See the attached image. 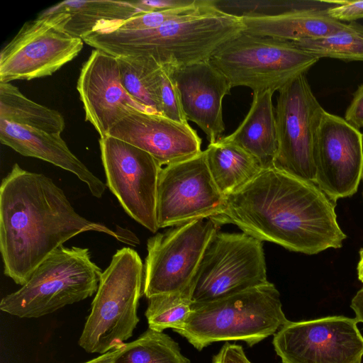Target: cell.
<instances>
[{
	"mask_svg": "<svg viewBox=\"0 0 363 363\" xmlns=\"http://www.w3.org/2000/svg\"><path fill=\"white\" fill-rule=\"evenodd\" d=\"M94 231L126 242L105 225L79 215L47 176L13 164L0 188V250L4 273L23 286L35 269L68 240Z\"/></svg>",
	"mask_w": 363,
	"mask_h": 363,
	"instance_id": "7a4b0ae2",
	"label": "cell"
},
{
	"mask_svg": "<svg viewBox=\"0 0 363 363\" xmlns=\"http://www.w3.org/2000/svg\"><path fill=\"white\" fill-rule=\"evenodd\" d=\"M274 93L271 90L253 92L244 120L234 132L224 137L253 156L264 169L274 168L277 152Z\"/></svg>",
	"mask_w": 363,
	"mask_h": 363,
	"instance_id": "44dd1931",
	"label": "cell"
},
{
	"mask_svg": "<svg viewBox=\"0 0 363 363\" xmlns=\"http://www.w3.org/2000/svg\"><path fill=\"white\" fill-rule=\"evenodd\" d=\"M357 269L358 279L363 283V248L359 250V260L357 264Z\"/></svg>",
	"mask_w": 363,
	"mask_h": 363,
	"instance_id": "8d00e7d4",
	"label": "cell"
},
{
	"mask_svg": "<svg viewBox=\"0 0 363 363\" xmlns=\"http://www.w3.org/2000/svg\"><path fill=\"white\" fill-rule=\"evenodd\" d=\"M335 206L314 182L270 168L226 196L222 211L211 219L290 251L315 255L342 247L347 238Z\"/></svg>",
	"mask_w": 363,
	"mask_h": 363,
	"instance_id": "6da1fadb",
	"label": "cell"
},
{
	"mask_svg": "<svg viewBox=\"0 0 363 363\" xmlns=\"http://www.w3.org/2000/svg\"><path fill=\"white\" fill-rule=\"evenodd\" d=\"M119 348L101 354L99 357L84 363H115Z\"/></svg>",
	"mask_w": 363,
	"mask_h": 363,
	"instance_id": "d590c367",
	"label": "cell"
},
{
	"mask_svg": "<svg viewBox=\"0 0 363 363\" xmlns=\"http://www.w3.org/2000/svg\"><path fill=\"white\" fill-rule=\"evenodd\" d=\"M241 18L244 32L291 42L328 36L347 25L331 17L326 9L314 8H302L274 16Z\"/></svg>",
	"mask_w": 363,
	"mask_h": 363,
	"instance_id": "ffe728a7",
	"label": "cell"
},
{
	"mask_svg": "<svg viewBox=\"0 0 363 363\" xmlns=\"http://www.w3.org/2000/svg\"><path fill=\"white\" fill-rule=\"evenodd\" d=\"M357 320L345 315L290 321L274 335L282 363H362L363 336Z\"/></svg>",
	"mask_w": 363,
	"mask_h": 363,
	"instance_id": "4fadbf2b",
	"label": "cell"
},
{
	"mask_svg": "<svg viewBox=\"0 0 363 363\" xmlns=\"http://www.w3.org/2000/svg\"><path fill=\"white\" fill-rule=\"evenodd\" d=\"M117 59L121 80L125 90L151 112L160 114L159 87L162 66L146 58Z\"/></svg>",
	"mask_w": 363,
	"mask_h": 363,
	"instance_id": "d4e9b609",
	"label": "cell"
},
{
	"mask_svg": "<svg viewBox=\"0 0 363 363\" xmlns=\"http://www.w3.org/2000/svg\"><path fill=\"white\" fill-rule=\"evenodd\" d=\"M345 119L358 130L363 128V84L354 93L346 110Z\"/></svg>",
	"mask_w": 363,
	"mask_h": 363,
	"instance_id": "d6a6232c",
	"label": "cell"
},
{
	"mask_svg": "<svg viewBox=\"0 0 363 363\" xmlns=\"http://www.w3.org/2000/svg\"><path fill=\"white\" fill-rule=\"evenodd\" d=\"M195 0H138L130 1L143 13L167 10L191 4Z\"/></svg>",
	"mask_w": 363,
	"mask_h": 363,
	"instance_id": "836d02e7",
	"label": "cell"
},
{
	"mask_svg": "<svg viewBox=\"0 0 363 363\" xmlns=\"http://www.w3.org/2000/svg\"><path fill=\"white\" fill-rule=\"evenodd\" d=\"M77 89L85 120L100 137L108 135L116 124L135 111L152 113L123 87L117 57L100 50H94L84 63Z\"/></svg>",
	"mask_w": 363,
	"mask_h": 363,
	"instance_id": "2e32d148",
	"label": "cell"
},
{
	"mask_svg": "<svg viewBox=\"0 0 363 363\" xmlns=\"http://www.w3.org/2000/svg\"><path fill=\"white\" fill-rule=\"evenodd\" d=\"M143 264L130 247L116 251L102 272L91 309L79 340L89 353L104 354L121 347L133 333L142 296Z\"/></svg>",
	"mask_w": 363,
	"mask_h": 363,
	"instance_id": "5b68a950",
	"label": "cell"
},
{
	"mask_svg": "<svg viewBox=\"0 0 363 363\" xmlns=\"http://www.w3.org/2000/svg\"><path fill=\"white\" fill-rule=\"evenodd\" d=\"M115 363H191L179 344L163 332L150 329L119 347Z\"/></svg>",
	"mask_w": 363,
	"mask_h": 363,
	"instance_id": "484cf974",
	"label": "cell"
},
{
	"mask_svg": "<svg viewBox=\"0 0 363 363\" xmlns=\"http://www.w3.org/2000/svg\"><path fill=\"white\" fill-rule=\"evenodd\" d=\"M159 99L162 116L178 123H188L182 108L178 88L172 76L171 67H162Z\"/></svg>",
	"mask_w": 363,
	"mask_h": 363,
	"instance_id": "f546056e",
	"label": "cell"
},
{
	"mask_svg": "<svg viewBox=\"0 0 363 363\" xmlns=\"http://www.w3.org/2000/svg\"><path fill=\"white\" fill-rule=\"evenodd\" d=\"M355 313V319L363 323V287L352 298L350 305Z\"/></svg>",
	"mask_w": 363,
	"mask_h": 363,
	"instance_id": "e575fe53",
	"label": "cell"
},
{
	"mask_svg": "<svg viewBox=\"0 0 363 363\" xmlns=\"http://www.w3.org/2000/svg\"><path fill=\"white\" fill-rule=\"evenodd\" d=\"M99 147L106 186L132 218L156 233L157 182L162 167L148 152L110 135L100 137Z\"/></svg>",
	"mask_w": 363,
	"mask_h": 363,
	"instance_id": "7c38bea8",
	"label": "cell"
},
{
	"mask_svg": "<svg viewBox=\"0 0 363 363\" xmlns=\"http://www.w3.org/2000/svg\"><path fill=\"white\" fill-rule=\"evenodd\" d=\"M0 141L23 156L44 160L74 174L94 196L104 195L106 184L71 152L61 135L0 120Z\"/></svg>",
	"mask_w": 363,
	"mask_h": 363,
	"instance_id": "d6986e66",
	"label": "cell"
},
{
	"mask_svg": "<svg viewBox=\"0 0 363 363\" xmlns=\"http://www.w3.org/2000/svg\"><path fill=\"white\" fill-rule=\"evenodd\" d=\"M278 91L274 168L314 182L315 141L325 111L305 74L296 77Z\"/></svg>",
	"mask_w": 363,
	"mask_h": 363,
	"instance_id": "9c48e42d",
	"label": "cell"
},
{
	"mask_svg": "<svg viewBox=\"0 0 363 363\" xmlns=\"http://www.w3.org/2000/svg\"><path fill=\"white\" fill-rule=\"evenodd\" d=\"M101 274L88 248L62 245L18 290L2 298L0 309L19 318L42 317L91 296Z\"/></svg>",
	"mask_w": 363,
	"mask_h": 363,
	"instance_id": "8992f818",
	"label": "cell"
},
{
	"mask_svg": "<svg viewBox=\"0 0 363 363\" xmlns=\"http://www.w3.org/2000/svg\"><path fill=\"white\" fill-rule=\"evenodd\" d=\"M108 135L151 155L161 167L191 158L201 150V139L189 123L160 114L135 111L116 124Z\"/></svg>",
	"mask_w": 363,
	"mask_h": 363,
	"instance_id": "e0dca14e",
	"label": "cell"
},
{
	"mask_svg": "<svg viewBox=\"0 0 363 363\" xmlns=\"http://www.w3.org/2000/svg\"><path fill=\"white\" fill-rule=\"evenodd\" d=\"M268 281L262 241L243 232L218 230L191 281L192 301H212Z\"/></svg>",
	"mask_w": 363,
	"mask_h": 363,
	"instance_id": "ba28073f",
	"label": "cell"
},
{
	"mask_svg": "<svg viewBox=\"0 0 363 363\" xmlns=\"http://www.w3.org/2000/svg\"><path fill=\"white\" fill-rule=\"evenodd\" d=\"M318 60L294 42L243 30L210 59L232 87L246 86L253 92L279 91L296 77L305 74Z\"/></svg>",
	"mask_w": 363,
	"mask_h": 363,
	"instance_id": "52a82bcc",
	"label": "cell"
},
{
	"mask_svg": "<svg viewBox=\"0 0 363 363\" xmlns=\"http://www.w3.org/2000/svg\"><path fill=\"white\" fill-rule=\"evenodd\" d=\"M210 1L195 0L187 6L138 14L125 21L107 24L100 29L108 28L122 30H146L157 28L200 11L210 4Z\"/></svg>",
	"mask_w": 363,
	"mask_h": 363,
	"instance_id": "f1b7e54d",
	"label": "cell"
},
{
	"mask_svg": "<svg viewBox=\"0 0 363 363\" xmlns=\"http://www.w3.org/2000/svg\"><path fill=\"white\" fill-rule=\"evenodd\" d=\"M335 4L327 9L333 18L344 22H352L363 18V1H325Z\"/></svg>",
	"mask_w": 363,
	"mask_h": 363,
	"instance_id": "4dcf8cb0",
	"label": "cell"
},
{
	"mask_svg": "<svg viewBox=\"0 0 363 363\" xmlns=\"http://www.w3.org/2000/svg\"><path fill=\"white\" fill-rule=\"evenodd\" d=\"M191 285L184 291L157 295L148 298L145 316L150 329L163 332L180 328L192 311Z\"/></svg>",
	"mask_w": 363,
	"mask_h": 363,
	"instance_id": "83f0119b",
	"label": "cell"
},
{
	"mask_svg": "<svg viewBox=\"0 0 363 363\" xmlns=\"http://www.w3.org/2000/svg\"><path fill=\"white\" fill-rule=\"evenodd\" d=\"M186 119L195 123L210 143L225 130L223 99L233 88L229 80L210 60L181 68L171 67Z\"/></svg>",
	"mask_w": 363,
	"mask_h": 363,
	"instance_id": "ac0fdd59",
	"label": "cell"
},
{
	"mask_svg": "<svg viewBox=\"0 0 363 363\" xmlns=\"http://www.w3.org/2000/svg\"><path fill=\"white\" fill-rule=\"evenodd\" d=\"M218 228L211 218L199 219L150 237L144 267L145 296L150 298L187 289Z\"/></svg>",
	"mask_w": 363,
	"mask_h": 363,
	"instance_id": "8fae6325",
	"label": "cell"
},
{
	"mask_svg": "<svg viewBox=\"0 0 363 363\" xmlns=\"http://www.w3.org/2000/svg\"><path fill=\"white\" fill-rule=\"evenodd\" d=\"M212 363H252L241 345L225 342L213 357Z\"/></svg>",
	"mask_w": 363,
	"mask_h": 363,
	"instance_id": "1f68e13d",
	"label": "cell"
},
{
	"mask_svg": "<svg viewBox=\"0 0 363 363\" xmlns=\"http://www.w3.org/2000/svg\"><path fill=\"white\" fill-rule=\"evenodd\" d=\"M362 179H363V176H362Z\"/></svg>",
	"mask_w": 363,
	"mask_h": 363,
	"instance_id": "f35d334b",
	"label": "cell"
},
{
	"mask_svg": "<svg viewBox=\"0 0 363 363\" xmlns=\"http://www.w3.org/2000/svg\"><path fill=\"white\" fill-rule=\"evenodd\" d=\"M362 139H363V134H362Z\"/></svg>",
	"mask_w": 363,
	"mask_h": 363,
	"instance_id": "74e56055",
	"label": "cell"
},
{
	"mask_svg": "<svg viewBox=\"0 0 363 363\" xmlns=\"http://www.w3.org/2000/svg\"><path fill=\"white\" fill-rule=\"evenodd\" d=\"M294 43L318 59L363 61V25L355 21L347 23L342 30L332 35Z\"/></svg>",
	"mask_w": 363,
	"mask_h": 363,
	"instance_id": "4316f807",
	"label": "cell"
},
{
	"mask_svg": "<svg viewBox=\"0 0 363 363\" xmlns=\"http://www.w3.org/2000/svg\"><path fill=\"white\" fill-rule=\"evenodd\" d=\"M65 13L26 22L0 53V82L52 75L81 52L83 40L65 30Z\"/></svg>",
	"mask_w": 363,
	"mask_h": 363,
	"instance_id": "30bf717a",
	"label": "cell"
},
{
	"mask_svg": "<svg viewBox=\"0 0 363 363\" xmlns=\"http://www.w3.org/2000/svg\"><path fill=\"white\" fill-rule=\"evenodd\" d=\"M315 166L314 183L334 201L354 195L363 176L361 132L325 111L315 141Z\"/></svg>",
	"mask_w": 363,
	"mask_h": 363,
	"instance_id": "9a60e30c",
	"label": "cell"
},
{
	"mask_svg": "<svg viewBox=\"0 0 363 363\" xmlns=\"http://www.w3.org/2000/svg\"><path fill=\"white\" fill-rule=\"evenodd\" d=\"M204 151L212 178L225 196L242 189L264 169L253 156L224 137Z\"/></svg>",
	"mask_w": 363,
	"mask_h": 363,
	"instance_id": "603a6c76",
	"label": "cell"
},
{
	"mask_svg": "<svg viewBox=\"0 0 363 363\" xmlns=\"http://www.w3.org/2000/svg\"><path fill=\"white\" fill-rule=\"evenodd\" d=\"M60 13H65L69 16L65 26V31L82 39L107 24L143 13L130 1L67 0L43 10L38 16Z\"/></svg>",
	"mask_w": 363,
	"mask_h": 363,
	"instance_id": "7402d4cb",
	"label": "cell"
},
{
	"mask_svg": "<svg viewBox=\"0 0 363 363\" xmlns=\"http://www.w3.org/2000/svg\"><path fill=\"white\" fill-rule=\"evenodd\" d=\"M225 203V196L212 178L204 150L161 167L157 192L159 228L212 218L222 211Z\"/></svg>",
	"mask_w": 363,
	"mask_h": 363,
	"instance_id": "5bb4252c",
	"label": "cell"
},
{
	"mask_svg": "<svg viewBox=\"0 0 363 363\" xmlns=\"http://www.w3.org/2000/svg\"><path fill=\"white\" fill-rule=\"evenodd\" d=\"M0 120L60 135L65 127L59 111L34 102L16 86L4 82H0Z\"/></svg>",
	"mask_w": 363,
	"mask_h": 363,
	"instance_id": "cb8c5ba5",
	"label": "cell"
},
{
	"mask_svg": "<svg viewBox=\"0 0 363 363\" xmlns=\"http://www.w3.org/2000/svg\"><path fill=\"white\" fill-rule=\"evenodd\" d=\"M288 320L279 291L268 281L212 301L193 303L189 318L174 331L199 351L223 341H243L252 347Z\"/></svg>",
	"mask_w": 363,
	"mask_h": 363,
	"instance_id": "277c9868",
	"label": "cell"
},
{
	"mask_svg": "<svg viewBox=\"0 0 363 363\" xmlns=\"http://www.w3.org/2000/svg\"><path fill=\"white\" fill-rule=\"evenodd\" d=\"M243 30L242 18L210 4L200 11L160 28L122 30L104 28L82 40L116 57L150 59L160 66L181 68L209 60Z\"/></svg>",
	"mask_w": 363,
	"mask_h": 363,
	"instance_id": "3957f363",
	"label": "cell"
}]
</instances>
